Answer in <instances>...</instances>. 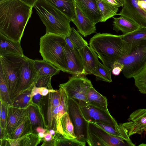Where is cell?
<instances>
[{"label":"cell","instance_id":"cell-26","mask_svg":"<svg viewBox=\"0 0 146 146\" xmlns=\"http://www.w3.org/2000/svg\"><path fill=\"white\" fill-rule=\"evenodd\" d=\"M33 87L30 88L14 97L12 100V107L26 109L31 105V92Z\"/></svg>","mask_w":146,"mask_h":146},{"label":"cell","instance_id":"cell-42","mask_svg":"<svg viewBox=\"0 0 146 146\" xmlns=\"http://www.w3.org/2000/svg\"><path fill=\"white\" fill-rule=\"evenodd\" d=\"M113 7L118 8L122 7L123 2L122 0H104Z\"/></svg>","mask_w":146,"mask_h":146},{"label":"cell","instance_id":"cell-46","mask_svg":"<svg viewBox=\"0 0 146 146\" xmlns=\"http://www.w3.org/2000/svg\"><path fill=\"white\" fill-rule=\"evenodd\" d=\"M48 132L53 136L56 133L55 131L53 129L49 130H48Z\"/></svg>","mask_w":146,"mask_h":146},{"label":"cell","instance_id":"cell-29","mask_svg":"<svg viewBox=\"0 0 146 146\" xmlns=\"http://www.w3.org/2000/svg\"><path fill=\"white\" fill-rule=\"evenodd\" d=\"M60 133L68 137L76 138L73 124L67 112L65 113L60 118Z\"/></svg>","mask_w":146,"mask_h":146},{"label":"cell","instance_id":"cell-3","mask_svg":"<svg viewBox=\"0 0 146 146\" xmlns=\"http://www.w3.org/2000/svg\"><path fill=\"white\" fill-rule=\"evenodd\" d=\"M33 7L46 27V33L64 37L69 36L70 21L60 11L46 0H38Z\"/></svg>","mask_w":146,"mask_h":146},{"label":"cell","instance_id":"cell-20","mask_svg":"<svg viewBox=\"0 0 146 146\" xmlns=\"http://www.w3.org/2000/svg\"><path fill=\"white\" fill-rule=\"evenodd\" d=\"M113 18V30L117 32L121 31L123 35L131 33L138 29L140 27L136 23L128 18L123 15Z\"/></svg>","mask_w":146,"mask_h":146},{"label":"cell","instance_id":"cell-36","mask_svg":"<svg viewBox=\"0 0 146 146\" xmlns=\"http://www.w3.org/2000/svg\"><path fill=\"white\" fill-rule=\"evenodd\" d=\"M41 141L38 134L31 133L28 134L24 140L22 146H36Z\"/></svg>","mask_w":146,"mask_h":146},{"label":"cell","instance_id":"cell-8","mask_svg":"<svg viewBox=\"0 0 146 146\" xmlns=\"http://www.w3.org/2000/svg\"><path fill=\"white\" fill-rule=\"evenodd\" d=\"M68 97L74 99L79 104L87 103V95L93 87L91 81L84 76H72L66 82L60 84Z\"/></svg>","mask_w":146,"mask_h":146},{"label":"cell","instance_id":"cell-28","mask_svg":"<svg viewBox=\"0 0 146 146\" xmlns=\"http://www.w3.org/2000/svg\"><path fill=\"white\" fill-rule=\"evenodd\" d=\"M122 35L123 39L129 44L132 49L137 43L146 40V28L140 26L136 31Z\"/></svg>","mask_w":146,"mask_h":146},{"label":"cell","instance_id":"cell-27","mask_svg":"<svg viewBox=\"0 0 146 146\" xmlns=\"http://www.w3.org/2000/svg\"><path fill=\"white\" fill-rule=\"evenodd\" d=\"M102 19L100 22H105L108 19L117 15L118 8L113 7L104 0H96Z\"/></svg>","mask_w":146,"mask_h":146},{"label":"cell","instance_id":"cell-6","mask_svg":"<svg viewBox=\"0 0 146 146\" xmlns=\"http://www.w3.org/2000/svg\"><path fill=\"white\" fill-rule=\"evenodd\" d=\"M116 61L123 65L121 72L124 76L133 78L146 65V40L137 43L129 54Z\"/></svg>","mask_w":146,"mask_h":146},{"label":"cell","instance_id":"cell-17","mask_svg":"<svg viewBox=\"0 0 146 146\" xmlns=\"http://www.w3.org/2000/svg\"><path fill=\"white\" fill-rule=\"evenodd\" d=\"M78 50L86 75L93 74L100 63L98 60V55L88 45Z\"/></svg>","mask_w":146,"mask_h":146},{"label":"cell","instance_id":"cell-11","mask_svg":"<svg viewBox=\"0 0 146 146\" xmlns=\"http://www.w3.org/2000/svg\"><path fill=\"white\" fill-rule=\"evenodd\" d=\"M123 5L117 15L127 17L140 26L146 28V12L140 6L139 0H122Z\"/></svg>","mask_w":146,"mask_h":146},{"label":"cell","instance_id":"cell-35","mask_svg":"<svg viewBox=\"0 0 146 146\" xmlns=\"http://www.w3.org/2000/svg\"><path fill=\"white\" fill-rule=\"evenodd\" d=\"M51 76H38L36 75L34 86L37 87H44L50 90L53 89L51 84Z\"/></svg>","mask_w":146,"mask_h":146},{"label":"cell","instance_id":"cell-40","mask_svg":"<svg viewBox=\"0 0 146 146\" xmlns=\"http://www.w3.org/2000/svg\"><path fill=\"white\" fill-rule=\"evenodd\" d=\"M124 68L123 65L117 61H115L113 64L111 69L113 74L119 75Z\"/></svg>","mask_w":146,"mask_h":146},{"label":"cell","instance_id":"cell-50","mask_svg":"<svg viewBox=\"0 0 146 146\" xmlns=\"http://www.w3.org/2000/svg\"><path fill=\"white\" fill-rule=\"evenodd\" d=\"M2 0H0V1H2Z\"/></svg>","mask_w":146,"mask_h":146},{"label":"cell","instance_id":"cell-15","mask_svg":"<svg viewBox=\"0 0 146 146\" xmlns=\"http://www.w3.org/2000/svg\"><path fill=\"white\" fill-rule=\"evenodd\" d=\"M75 19L72 22L76 26L78 33L84 37L96 33V24L83 14L75 2Z\"/></svg>","mask_w":146,"mask_h":146},{"label":"cell","instance_id":"cell-39","mask_svg":"<svg viewBox=\"0 0 146 146\" xmlns=\"http://www.w3.org/2000/svg\"><path fill=\"white\" fill-rule=\"evenodd\" d=\"M54 136L48 132L46 133L44 137L41 139L43 141V143L41 146H54Z\"/></svg>","mask_w":146,"mask_h":146},{"label":"cell","instance_id":"cell-38","mask_svg":"<svg viewBox=\"0 0 146 146\" xmlns=\"http://www.w3.org/2000/svg\"><path fill=\"white\" fill-rule=\"evenodd\" d=\"M54 89L50 90L44 87H37L34 86L32 91L31 96L35 93H39L44 96H47L50 92H55Z\"/></svg>","mask_w":146,"mask_h":146},{"label":"cell","instance_id":"cell-23","mask_svg":"<svg viewBox=\"0 0 146 146\" xmlns=\"http://www.w3.org/2000/svg\"><path fill=\"white\" fill-rule=\"evenodd\" d=\"M87 101L88 104L109 113L106 98L99 93L93 86L88 92Z\"/></svg>","mask_w":146,"mask_h":146},{"label":"cell","instance_id":"cell-30","mask_svg":"<svg viewBox=\"0 0 146 146\" xmlns=\"http://www.w3.org/2000/svg\"><path fill=\"white\" fill-rule=\"evenodd\" d=\"M54 146H85L86 142L79 141L76 138H70L59 133L54 136Z\"/></svg>","mask_w":146,"mask_h":146},{"label":"cell","instance_id":"cell-31","mask_svg":"<svg viewBox=\"0 0 146 146\" xmlns=\"http://www.w3.org/2000/svg\"><path fill=\"white\" fill-rule=\"evenodd\" d=\"M0 101L9 107L12 106V102L11 98L9 89L2 70L0 69Z\"/></svg>","mask_w":146,"mask_h":146},{"label":"cell","instance_id":"cell-1","mask_svg":"<svg viewBox=\"0 0 146 146\" xmlns=\"http://www.w3.org/2000/svg\"><path fill=\"white\" fill-rule=\"evenodd\" d=\"M32 8L19 0L0 1V33L8 38L21 42L32 13Z\"/></svg>","mask_w":146,"mask_h":146},{"label":"cell","instance_id":"cell-24","mask_svg":"<svg viewBox=\"0 0 146 146\" xmlns=\"http://www.w3.org/2000/svg\"><path fill=\"white\" fill-rule=\"evenodd\" d=\"M34 61V67L37 76H52L60 72V70L57 68L43 59L35 60Z\"/></svg>","mask_w":146,"mask_h":146},{"label":"cell","instance_id":"cell-7","mask_svg":"<svg viewBox=\"0 0 146 146\" xmlns=\"http://www.w3.org/2000/svg\"><path fill=\"white\" fill-rule=\"evenodd\" d=\"M86 142L90 146H134L132 142L113 135L95 123L87 121Z\"/></svg>","mask_w":146,"mask_h":146},{"label":"cell","instance_id":"cell-9","mask_svg":"<svg viewBox=\"0 0 146 146\" xmlns=\"http://www.w3.org/2000/svg\"><path fill=\"white\" fill-rule=\"evenodd\" d=\"M68 113L73 124L76 138L82 142H86L88 122L81 114L79 105L75 100L68 98Z\"/></svg>","mask_w":146,"mask_h":146},{"label":"cell","instance_id":"cell-13","mask_svg":"<svg viewBox=\"0 0 146 146\" xmlns=\"http://www.w3.org/2000/svg\"><path fill=\"white\" fill-rule=\"evenodd\" d=\"M64 50L68 67L67 73L72 76H86L87 75L78 50L76 48H71L67 44Z\"/></svg>","mask_w":146,"mask_h":146},{"label":"cell","instance_id":"cell-37","mask_svg":"<svg viewBox=\"0 0 146 146\" xmlns=\"http://www.w3.org/2000/svg\"><path fill=\"white\" fill-rule=\"evenodd\" d=\"M9 107L0 101V126L6 129L8 113Z\"/></svg>","mask_w":146,"mask_h":146},{"label":"cell","instance_id":"cell-4","mask_svg":"<svg viewBox=\"0 0 146 146\" xmlns=\"http://www.w3.org/2000/svg\"><path fill=\"white\" fill-rule=\"evenodd\" d=\"M39 52L43 59L51 63L60 70L67 72L68 67L64 52L66 44L64 37L46 33L40 40Z\"/></svg>","mask_w":146,"mask_h":146},{"label":"cell","instance_id":"cell-21","mask_svg":"<svg viewBox=\"0 0 146 146\" xmlns=\"http://www.w3.org/2000/svg\"><path fill=\"white\" fill-rule=\"evenodd\" d=\"M27 110L33 133L38 126L46 129V122L41 107L37 105H31L27 108Z\"/></svg>","mask_w":146,"mask_h":146},{"label":"cell","instance_id":"cell-33","mask_svg":"<svg viewBox=\"0 0 146 146\" xmlns=\"http://www.w3.org/2000/svg\"><path fill=\"white\" fill-rule=\"evenodd\" d=\"M111 72L110 68L100 63L92 74L95 76L97 80L110 83L112 82Z\"/></svg>","mask_w":146,"mask_h":146},{"label":"cell","instance_id":"cell-25","mask_svg":"<svg viewBox=\"0 0 146 146\" xmlns=\"http://www.w3.org/2000/svg\"><path fill=\"white\" fill-rule=\"evenodd\" d=\"M67 44L71 48L79 50L84 46L88 45L87 41L73 27L69 36L64 37Z\"/></svg>","mask_w":146,"mask_h":146},{"label":"cell","instance_id":"cell-2","mask_svg":"<svg viewBox=\"0 0 146 146\" xmlns=\"http://www.w3.org/2000/svg\"><path fill=\"white\" fill-rule=\"evenodd\" d=\"M89 44L103 64L111 69L115 61L125 56L132 50L122 35L97 33L90 39Z\"/></svg>","mask_w":146,"mask_h":146},{"label":"cell","instance_id":"cell-14","mask_svg":"<svg viewBox=\"0 0 146 146\" xmlns=\"http://www.w3.org/2000/svg\"><path fill=\"white\" fill-rule=\"evenodd\" d=\"M36 75L34 67V60L28 58L25 61L22 66L20 84L15 96L33 87Z\"/></svg>","mask_w":146,"mask_h":146},{"label":"cell","instance_id":"cell-10","mask_svg":"<svg viewBox=\"0 0 146 146\" xmlns=\"http://www.w3.org/2000/svg\"><path fill=\"white\" fill-rule=\"evenodd\" d=\"M81 114L87 121L115 126L118 123L110 113L87 103L79 104Z\"/></svg>","mask_w":146,"mask_h":146},{"label":"cell","instance_id":"cell-22","mask_svg":"<svg viewBox=\"0 0 146 146\" xmlns=\"http://www.w3.org/2000/svg\"><path fill=\"white\" fill-rule=\"evenodd\" d=\"M59 10L70 21L75 19L74 0H46Z\"/></svg>","mask_w":146,"mask_h":146},{"label":"cell","instance_id":"cell-19","mask_svg":"<svg viewBox=\"0 0 146 146\" xmlns=\"http://www.w3.org/2000/svg\"><path fill=\"white\" fill-rule=\"evenodd\" d=\"M8 55L25 56L21 42L9 38L0 33V56Z\"/></svg>","mask_w":146,"mask_h":146},{"label":"cell","instance_id":"cell-44","mask_svg":"<svg viewBox=\"0 0 146 146\" xmlns=\"http://www.w3.org/2000/svg\"><path fill=\"white\" fill-rule=\"evenodd\" d=\"M35 131L36 132L37 134H38L39 132H42L45 133L46 132H48V130L47 129L44 128L41 126L37 127L36 128Z\"/></svg>","mask_w":146,"mask_h":146},{"label":"cell","instance_id":"cell-48","mask_svg":"<svg viewBox=\"0 0 146 146\" xmlns=\"http://www.w3.org/2000/svg\"><path fill=\"white\" fill-rule=\"evenodd\" d=\"M139 146H146V144L145 143H142L140 145H139Z\"/></svg>","mask_w":146,"mask_h":146},{"label":"cell","instance_id":"cell-41","mask_svg":"<svg viewBox=\"0 0 146 146\" xmlns=\"http://www.w3.org/2000/svg\"><path fill=\"white\" fill-rule=\"evenodd\" d=\"M44 97L39 93H35L31 96V105H37L41 107V104Z\"/></svg>","mask_w":146,"mask_h":146},{"label":"cell","instance_id":"cell-5","mask_svg":"<svg viewBox=\"0 0 146 146\" xmlns=\"http://www.w3.org/2000/svg\"><path fill=\"white\" fill-rule=\"evenodd\" d=\"M28 58L25 56L8 55L0 56V69L2 71L8 85L11 100L18 90L22 66Z\"/></svg>","mask_w":146,"mask_h":146},{"label":"cell","instance_id":"cell-49","mask_svg":"<svg viewBox=\"0 0 146 146\" xmlns=\"http://www.w3.org/2000/svg\"><path fill=\"white\" fill-rule=\"evenodd\" d=\"M139 1H142L145 3H146V0H139Z\"/></svg>","mask_w":146,"mask_h":146},{"label":"cell","instance_id":"cell-32","mask_svg":"<svg viewBox=\"0 0 146 146\" xmlns=\"http://www.w3.org/2000/svg\"><path fill=\"white\" fill-rule=\"evenodd\" d=\"M33 132L31 124L28 117L11 134L9 138L17 139Z\"/></svg>","mask_w":146,"mask_h":146},{"label":"cell","instance_id":"cell-45","mask_svg":"<svg viewBox=\"0 0 146 146\" xmlns=\"http://www.w3.org/2000/svg\"><path fill=\"white\" fill-rule=\"evenodd\" d=\"M140 6L146 12V3L142 1H139Z\"/></svg>","mask_w":146,"mask_h":146},{"label":"cell","instance_id":"cell-16","mask_svg":"<svg viewBox=\"0 0 146 146\" xmlns=\"http://www.w3.org/2000/svg\"><path fill=\"white\" fill-rule=\"evenodd\" d=\"M28 117L27 108L8 107V113L6 129L9 136Z\"/></svg>","mask_w":146,"mask_h":146},{"label":"cell","instance_id":"cell-47","mask_svg":"<svg viewBox=\"0 0 146 146\" xmlns=\"http://www.w3.org/2000/svg\"><path fill=\"white\" fill-rule=\"evenodd\" d=\"M45 133L42 132H39L38 133V135L39 137L42 139L45 136Z\"/></svg>","mask_w":146,"mask_h":146},{"label":"cell","instance_id":"cell-18","mask_svg":"<svg viewBox=\"0 0 146 146\" xmlns=\"http://www.w3.org/2000/svg\"><path fill=\"white\" fill-rule=\"evenodd\" d=\"M83 14L94 24L100 22L102 17L96 0H74Z\"/></svg>","mask_w":146,"mask_h":146},{"label":"cell","instance_id":"cell-34","mask_svg":"<svg viewBox=\"0 0 146 146\" xmlns=\"http://www.w3.org/2000/svg\"><path fill=\"white\" fill-rule=\"evenodd\" d=\"M133 78L139 91L142 94H146V65Z\"/></svg>","mask_w":146,"mask_h":146},{"label":"cell","instance_id":"cell-43","mask_svg":"<svg viewBox=\"0 0 146 146\" xmlns=\"http://www.w3.org/2000/svg\"><path fill=\"white\" fill-rule=\"evenodd\" d=\"M29 5L31 7H33L35 4L38 0H19Z\"/></svg>","mask_w":146,"mask_h":146},{"label":"cell","instance_id":"cell-12","mask_svg":"<svg viewBox=\"0 0 146 146\" xmlns=\"http://www.w3.org/2000/svg\"><path fill=\"white\" fill-rule=\"evenodd\" d=\"M129 122L122 123L129 137L146 132V109H139L130 115Z\"/></svg>","mask_w":146,"mask_h":146}]
</instances>
